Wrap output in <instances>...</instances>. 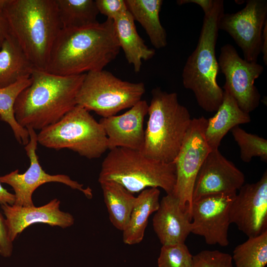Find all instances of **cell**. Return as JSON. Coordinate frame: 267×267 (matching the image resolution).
Wrapping results in <instances>:
<instances>
[{"label": "cell", "instance_id": "cell-1", "mask_svg": "<svg viewBox=\"0 0 267 267\" xmlns=\"http://www.w3.org/2000/svg\"><path fill=\"white\" fill-rule=\"evenodd\" d=\"M114 21L77 28H62L52 46L46 71L74 76L100 71L119 53Z\"/></svg>", "mask_w": 267, "mask_h": 267}, {"label": "cell", "instance_id": "cell-2", "mask_svg": "<svg viewBox=\"0 0 267 267\" xmlns=\"http://www.w3.org/2000/svg\"><path fill=\"white\" fill-rule=\"evenodd\" d=\"M85 75L60 76L35 68L30 85L14 104L17 122L25 128L41 131L58 122L77 105Z\"/></svg>", "mask_w": 267, "mask_h": 267}, {"label": "cell", "instance_id": "cell-3", "mask_svg": "<svg viewBox=\"0 0 267 267\" xmlns=\"http://www.w3.org/2000/svg\"><path fill=\"white\" fill-rule=\"evenodd\" d=\"M1 10L27 57L35 68L46 70L62 29L55 0H2Z\"/></svg>", "mask_w": 267, "mask_h": 267}, {"label": "cell", "instance_id": "cell-4", "mask_svg": "<svg viewBox=\"0 0 267 267\" xmlns=\"http://www.w3.org/2000/svg\"><path fill=\"white\" fill-rule=\"evenodd\" d=\"M224 13L223 1L214 0L211 11L204 14L196 47L182 72L184 87L193 91L199 106L209 112L217 111L223 97V90L217 81L220 68L216 46Z\"/></svg>", "mask_w": 267, "mask_h": 267}, {"label": "cell", "instance_id": "cell-5", "mask_svg": "<svg viewBox=\"0 0 267 267\" xmlns=\"http://www.w3.org/2000/svg\"><path fill=\"white\" fill-rule=\"evenodd\" d=\"M144 142L141 152L147 157L173 162L182 145L192 119L176 92L157 87L151 91Z\"/></svg>", "mask_w": 267, "mask_h": 267}, {"label": "cell", "instance_id": "cell-6", "mask_svg": "<svg viewBox=\"0 0 267 267\" xmlns=\"http://www.w3.org/2000/svg\"><path fill=\"white\" fill-rule=\"evenodd\" d=\"M114 181L134 194L148 188H161L172 194L176 182L174 162L149 158L140 151L124 147L110 150L103 159L98 181Z\"/></svg>", "mask_w": 267, "mask_h": 267}, {"label": "cell", "instance_id": "cell-7", "mask_svg": "<svg viewBox=\"0 0 267 267\" xmlns=\"http://www.w3.org/2000/svg\"><path fill=\"white\" fill-rule=\"evenodd\" d=\"M77 105L58 122L40 131L38 143L50 149H68L89 159L99 158L108 149L107 138L99 123Z\"/></svg>", "mask_w": 267, "mask_h": 267}, {"label": "cell", "instance_id": "cell-8", "mask_svg": "<svg viewBox=\"0 0 267 267\" xmlns=\"http://www.w3.org/2000/svg\"><path fill=\"white\" fill-rule=\"evenodd\" d=\"M145 92L144 83L123 81L103 69L85 74L76 102L106 118L133 107L141 100Z\"/></svg>", "mask_w": 267, "mask_h": 267}, {"label": "cell", "instance_id": "cell-9", "mask_svg": "<svg viewBox=\"0 0 267 267\" xmlns=\"http://www.w3.org/2000/svg\"><path fill=\"white\" fill-rule=\"evenodd\" d=\"M207 119L204 116L192 119L182 145L174 162L176 182L173 194L181 209L189 213L191 219L192 194L198 172L211 151L205 137Z\"/></svg>", "mask_w": 267, "mask_h": 267}, {"label": "cell", "instance_id": "cell-10", "mask_svg": "<svg viewBox=\"0 0 267 267\" xmlns=\"http://www.w3.org/2000/svg\"><path fill=\"white\" fill-rule=\"evenodd\" d=\"M29 140L24 149L30 161V166L24 173L20 174L18 169L5 175L0 176V182L10 185L14 191V205L23 207L34 206L32 195L41 185L48 182H59L72 189L82 192L88 199L93 195L91 189L78 181L72 180L64 174L50 175L46 173L41 166L36 153L38 145L37 134L31 128H26Z\"/></svg>", "mask_w": 267, "mask_h": 267}, {"label": "cell", "instance_id": "cell-11", "mask_svg": "<svg viewBox=\"0 0 267 267\" xmlns=\"http://www.w3.org/2000/svg\"><path fill=\"white\" fill-rule=\"evenodd\" d=\"M218 63L225 77L223 89L228 91L241 110L249 114L260 103L261 94L254 83L262 74L263 66L242 58L230 44L221 47Z\"/></svg>", "mask_w": 267, "mask_h": 267}, {"label": "cell", "instance_id": "cell-12", "mask_svg": "<svg viewBox=\"0 0 267 267\" xmlns=\"http://www.w3.org/2000/svg\"><path fill=\"white\" fill-rule=\"evenodd\" d=\"M267 23V0H248L233 13H223L219 29L227 33L243 52L244 59L257 62L262 52L263 31Z\"/></svg>", "mask_w": 267, "mask_h": 267}, {"label": "cell", "instance_id": "cell-13", "mask_svg": "<svg viewBox=\"0 0 267 267\" xmlns=\"http://www.w3.org/2000/svg\"><path fill=\"white\" fill-rule=\"evenodd\" d=\"M236 193L210 195L193 201L191 233L202 236L209 245L228 246L229 210Z\"/></svg>", "mask_w": 267, "mask_h": 267}, {"label": "cell", "instance_id": "cell-14", "mask_svg": "<svg viewBox=\"0 0 267 267\" xmlns=\"http://www.w3.org/2000/svg\"><path fill=\"white\" fill-rule=\"evenodd\" d=\"M230 223L248 237L267 231V172L254 183L244 184L232 201L229 210Z\"/></svg>", "mask_w": 267, "mask_h": 267}, {"label": "cell", "instance_id": "cell-15", "mask_svg": "<svg viewBox=\"0 0 267 267\" xmlns=\"http://www.w3.org/2000/svg\"><path fill=\"white\" fill-rule=\"evenodd\" d=\"M245 176L218 149L211 150L203 163L194 184L192 201L213 194L237 193Z\"/></svg>", "mask_w": 267, "mask_h": 267}, {"label": "cell", "instance_id": "cell-16", "mask_svg": "<svg viewBox=\"0 0 267 267\" xmlns=\"http://www.w3.org/2000/svg\"><path fill=\"white\" fill-rule=\"evenodd\" d=\"M148 104L140 100L120 115L101 118L99 122L107 138L108 149L124 147L141 151L144 142V118Z\"/></svg>", "mask_w": 267, "mask_h": 267}, {"label": "cell", "instance_id": "cell-17", "mask_svg": "<svg viewBox=\"0 0 267 267\" xmlns=\"http://www.w3.org/2000/svg\"><path fill=\"white\" fill-rule=\"evenodd\" d=\"M60 204V200L54 198L40 207L1 205L11 241L27 227L35 223H43L62 228L73 225L74 217L69 213L61 211Z\"/></svg>", "mask_w": 267, "mask_h": 267}, {"label": "cell", "instance_id": "cell-18", "mask_svg": "<svg viewBox=\"0 0 267 267\" xmlns=\"http://www.w3.org/2000/svg\"><path fill=\"white\" fill-rule=\"evenodd\" d=\"M155 213L152 226L162 245L184 243L191 233V220L189 213L181 209L179 200L167 194Z\"/></svg>", "mask_w": 267, "mask_h": 267}, {"label": "cell", "instance_id": "cell-19", "mask_svg": "<svg viewBox=\"0 0 267 267\" xmlns=\"http://www.w3.org/2000/svg\"><path fill=\"white\" fill-rule=\"evenodd\" d=\"M215 115L207 119L205 131L207 143L211 150L218 149L224 135L234 127L251 121L249 114L244 112L226 89L222 101Z\"/></svg>", "mask_w": 267, "mask_h": 267}, {"label": "cell", "instance_id": "cell-20", "mask_svg": "<svg viewBox=\"0 0 267 267\" xmlns=\"http://www.w3.org/2000/svg\"><path fill=\"white\" fill-rule=\"evenodd\" d=\"M114 21L117 40L128 63L133 65L136 73L140 71L142 60L152 58L155 54L149 48L138 34L134 20L128 11Z\"/></svg>", "mask_w": 267, "mask_h": 267}, {"label": "cell", "instance_id": "cell-21", "mask_svg": "<svg viewBox=\"0 0 267 267\" xmlns=\"http://www.w3.org/2000/svg\"><path fill=\"white\" fill-rule=\"evenodd\" d=\"M160 191L158 188H146L136 197L129 222L122 231L125 244L140 243L144 237L149 216L158 209Z\"/></svg>", "mask_w": 267, "mask_h": 267}, {"label": "cell", "instance_id": "cell-22", "mask_svg": "<svg viewBox=\"0 0 267 267\" xmlns=\"http://www.w3.org/2000/svg\"><path fill=\"white\" fill-rule=\"evenodd\" d=\"M128 10L146 32L153 46L160 49L167 46L166 30L162 25L159 13L162 0H125Z\"/></svg>", "mask_w": 267, "mask_h": 267}, {"label": "cell", "instance_id": "cell-23", "mask_svg": "<svg viewBox=\"0 0 267 267\" xmlns=\"http://www.w3.org/2000/svg\"><path fill=\"white\" fill-rule=\"evenodd\" d=\"M33 65L10 34L0 49V88L30 77Z\"/></svg>", "mask_w": 267, "mask_h": 267}, {"label": "cell", "instance_id": "cell-24", "mask_svg": "<svg viewBox=\"0 0 267 267\" xmlns=\"http://www.w3.org/2000/svg\"><path fill=\"white\" fill-rule=\"evenodd\" d=\"M99 183L109 220L116 229L123 231L130 219L136 197L114 181H105Z\"/></svg>", "mask_w": 267, "mask_h": 267}, {"label": "cell", "instance_id": "cell-25", "mask_svg": "<svg viewBox=\"0 0 267 267\" xmlns=\"http://www.w3.org/2000/svg\"><path fill=\"white\" fill-rule=\"evenodd\" d=\"M62 28H77L98 22L93 0H55Z\"/></svg>", "mask_w": 267, "mask_h": 267}, {"label": "cell", "instance_id": "cell-26", "mask_svg": "<svg viewBox=\"0 0 267 267\" xmlns=\"http://www.w3.org/2000/svg\"><path fill=\"white\" fill-rule=\"evenodd\" d=\"M31 83V77L21 79L14 83L0 88V120L10 127L16 140L25 145L29 140L27 129L16 121L14 112L15 101L19 94Z\"/></svg>", "mask_w": 267, "mask_h": 267}, {"label": "cell", "instance_id": "cell-27", "mask_svg": "<svg viewBox=\"0 0 267 267\" xmlns=\"http://www.w3.org/2000/svg\"><path fill=\"white\" fill-rule=\"evenodd\" d=\"M236 267H265L267 264V231L248 237L237 245L232 256Z\"/></svg>", "mask_w": 267, "mask_h": 267}, {"label": "cell", "instance_id": "cell-28", "mask_svg": "<svg viewBox=\"0 0 267 267\" xmlns=\"http://www.w3.org/2000/svg\"><path fill=\"white\" fill-rule=\"evenodd\" d=\"M233 137L240 148L241 159L249 162L254 157L267 161V140L258 135L247 133L239 126L231 130Z\"/></svg>", "mask_w": 267, "mask_h": 267}, {"label": "cell", "instance_id": "cell-29", "mask_svg": "<svg viewBox=\"0 0 267 267\" xmlns=\"http://www.w3.org/2000/svg\"><path fill=\"white\" fill-rule=\"evenodd\" d=\"M193 256L184 243L162 245L158 267H192Z\"/></svg>", "mask_w": 267, "mask_h": 267}, {"label": "cell", "instance_id": "cell-30", "mask_svg": "<svg viewBox=\"0 0 267 267\" xmlns=\"http://www.w3.org/2000/svg\"><path fill=\"white\" fill-rule=\"evenodd\" d=\"M192 267H233L232 256L219 250H203L193 256Z\"/></svg>", "mask_w": 267, "mask_h": 267}, {"label": "cell", "instance_id": "cell-31", "mask_svg": "<svg viewBox=\"0 0 267 267\" xmlns=\"http://www.w3.org/2000/svg\"><path fill=\"white\" fill-rule=\"evenodd\" d=\"M99 13L113 20L127 12L125 0H95Z\"/></svg>", "mask_w": 267, "mask_h": 267}, {"label": "cell", "instance_id": "cell-32", "mask_svg": "<svg viewBox=\"0 0 267 267\" xmlns=\"http://www.w3.org/2000/svg\"><path fill=\"white\" fill-rule=\"evenodd\" d=\"M13 245L9 235L5 218L0 212V256L9 258L13 252Z\"/></svg>", "mask_w": 267, "mask_h": 267}, {"label": "cell", "instance_id": "cell-33", "mask_svg": "<svg viewBox=\"0 0 267 267\" xmlns=\"http://www.w3.org/2000/svg\"><path fill=\"white\" fill-rule=\"evenodd\" d=\"M178 5L188 3H194L200 6L204 14L211 11L214 3V0H178L177 1Z\"/></svg>", "mask_w": 267, "mask_h": 267}, {"label": "cell", "instance_id": "cell-34", "mask_svg": "<svg viewBox=\"0 0 267 267\" xmlns=\"http://www.w3.org/2000/svg\"><path fill=\"white\" fill-rule=\"evenodd\" d=\"M15 202V195L5 189L0 182V205H13Z\"/></svg>", "mask_w": 267, "mask_h": 267}, {"label": "cell", "instance_id": "cell-35", "mask_svg": "<svg viewBox=\"0 0 267 267\" xmlns=\"http://www.w3.org/2000/svg\"><path fill=\"white\" fill-rule=\"evenodd\" d=\"M9 35L7 22L0 9V49L4 40Z\"/></svg>", "mask_w": 267, "mask_h": 267}, {"label": "cell", "instance_id": "cell-36", "mask_svg": "<svg viewBox=\"0 0 267 267\" xmlns=\"http://www.w3.org/2000/svg\"><path fill=\"white\" fill-rule=\"evenodd\" d=\"M262 52L263 55V60L266 65H267V23L265 24L262 36Z\"/></svg>", "mask_w": 267, "mask_h": 267}, {"label": "cell", "instance_id": "cell-37", "mask_svg": "<svg viewBox=\"0 0 267 267\" xmlns=\"http://www.w3.org/2000/svg\"></svg>", "mask_w": 267, "mask_h": 267}]
</instances>
